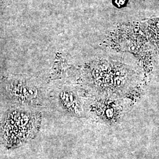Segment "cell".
Returning a JSON list of instances; mask_svg holds the SVG:
<instances>
[{"label":"cell","instance_id":"cell-1","mask_svg":"<svg viewBox=\"0 0 159 159\" xmlns=\"http://www.w3.org/2000/svg\"><path fill=\"white\" fill-rule=\"evenodd\" d=\"M41 116L20 110L7 114L1 123L4 140L11 146L27 141L34 136L40 127Z\"/></svg>","mask_w":159,"mask_h":159},{"label":"cell","instance_id":"cell-2","mask_svg":"<svg viewBox=\"0 0 159 159\" xmlns=\"http://www.w3.org/2000/svg\"><path fill=\"white\" fill-rule=\"evenodd\" d=\"M108 66H100L93 73V79L94 83L101 89L113 90L118 85L123 84V81L129 74L127 68L116 64H109Z\"/></svg>","mask_w":159,"mask_h":159},{"label":"cell","instance_id":"cell-3","mask_svg":"<svg viewBox=\"0 0 159 159\" xmlns=\"http://www.w3.org/2000/svg\"><path fill=\"white\" fill-rule=\"evenodd\" d=\"M8 90L12 98L20 102H29L36 96L34 88L16 82L11 83L8 85Z\"/></svg>","mask_w":159,"mask_h":159},{"label":"cell","instance_id":"cell-4","mask_svg":"<svg viewBox=\"0 0 159 159\" xmlns=\"http://www.w3.org/2000/svg\"><path fill=\"white\" fill-rule=\"evenodd\" d=\"M96 111L97 114L106 121H113L117 118L118 106L113 102L102 100L97 102Z\"/></svg>","mask_w":159,"mask_h":159},{"label":"cell","instance_id":"cell-5","mask_svg":"<svg viewBox=\"0 0 159 159\" xmlns=\"http://www.w3.org/2000/svg\"><path fill=\"white\" fill-rule=\"evenodd\" d=\"M61 101L65 108L74 113H77L79 110V103L74 95L69 92L63 91L60 94Z\"/></svg>","mask_w":159,"mask_h":159}]
</instances>
